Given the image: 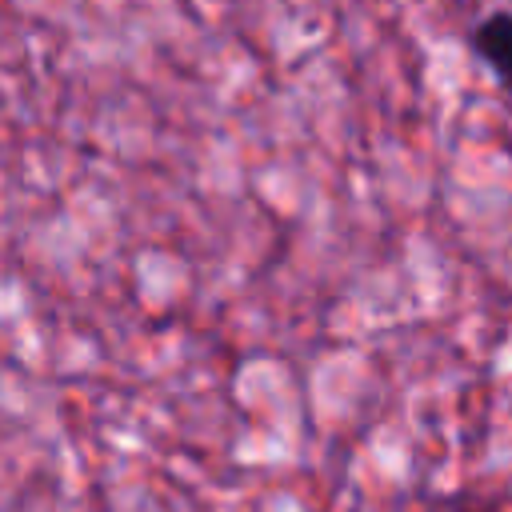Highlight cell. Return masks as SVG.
I'll list each match as a JSON object with an SVG mask.
<instances>
[{
	"label": "cell",
	"instance_id": "1",
	"mask_svg": "<svg viewBox=\"0 0 512 512\" xmlns=\"http://www.w3.org/2000/svg\"><path fill=\"white\" fill-rule=\"evenodd\" d=\"M472 48L496 72V80L512 92V12H488L472 28Z\"/></svg>",
	"mask_w": 512,
	"mask_h": 512
}]
</instances>
